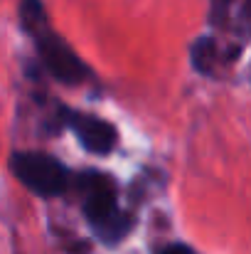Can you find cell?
I'll list each match as a JSON object with an SVG mask.
<instances>
[{"instance_id": "6da1fadb", "label": "cell", "mask_w": 251, "mask_h": 254, "mask_svg": "<svg viewBox=\"0 0 251 254\" xmlns=\"http://www.w3.org/2000/svg\"><path fill=\"white\" fill-rule=\"evenodd\" d=\"M79 188L84 192V215L96 235L106 245L121 242L131 232L133 217L118 210L113 180L101 173H84L79 175Z\"/></svg>"}, {"instance_id": "7a4b0ae2", "label": "cell", "mask_w": 251, "mask_h": 254, "mask_svg": "<svg viewBox=\"0 0 251 254\" xmlns=\"http://www.w3.org/2000/svg\"><path fill=\"white\" fill-rule=\"evenodd\" d=\"M10 168L17 180L40 197H57L69 188V170L54 156L40 151H20L12 156Z\"/></svg>"}, {"instance_id": "3957f363", "label": "cell", "mask_w": 251, "mask_h": 254, "mask_svg": "<svg viewBox=\"0 0 251 254\" xmlns=\"http://www.w3.org/2000/svg\"><path fill=\"white\" fill-rule=\"evenodd\" d=\"M32 37H35L37 55H40L45 69L54 79H59L62 84H82L84 79L89 77V67L82 62V57L59 35H54L50 27L40 30Z\"/></svg>"}, {"instance_id": "277c9868", "label": "cell", "mask_w": 251, "mask_h": 254, "mask_svg": "<svg viewBox=\"0 0 251 254\" xmlns=\"http://www.w3.org/2000/svg\"><path fill=\"white\" fill-rule=\"evenodd\" d=\"M62 116H64V124L77 133V138L82 141V146L89 153L106 156V153L113 151L116 128L108 121L89 116V114H79V111H62Z\"/></svg>"}, {"instance_id": "5b68a950", "label": "cell", "mask_w": 251, "mask_h": 254, "mask_svg": "<svg viewBox=\"0 0 251 254\" xmlns=\"http://www.w3.org/2000/svg\"><path fill=\"white\" fill-rule=\"evenodd\" d=\"M217 62V42L212 37H200L192 45V64L200 74H214Z\"/></svg>"}, {"instance_id": "8992f818", "label": "cell", "mask_w": 251, "mask_h": 254, "mask_svg": "<svg viewBox=\"0 0 251 254\" xmlns=\"http://www.w3.org/2000/svg\"><path fill=\"white\" fill-rule=\"evenodd\" d=\"M20 22L25 32L37 35L40 30L47 27V15L42 7V0H20Z\"/></svg>"}, {"instance_id": "52a82bcc", "label": "cell", "mask_w": 251, "mask_h": 254, "mask_svg": "<svg viewBox=\"0 0 251 254\" xmlns=\"http://www.w3.org/2000/svg\"><path fill=\"white\" fill-rule=\"evenodd\" d=\"M67 252H69V254H89V242L77 240L74 245H69V247H67Z\"/></svg>"}, {"instance_id": "ba28073f", "label": "cell", "mask_w": 251, "mask_h": 254, "mask_svg": "<svg viewBox=\"0 0 251 254\" xmlns=\"http://www.w3.org/2000/svg\"><path fill=\"white\" fill-rule=\"evenodd\" d=\"M160 254H192V250L185 247V245H170V247H165Z\"/></svg>"}, {"instance_id": "9c48e42d", "label": "cell", "mask_w": 251, "mask_h": 254, "mask_svg": "<svg viewBox=\"0 0 251 254\" xmlns=\"http://www.w3.org/2000/svg\"><path fill=\"white\" fill-rule=\"evenodd\" d=\"M244 20H247V25H249V30H251V0L244 2Z\"/></svg>"}]
</instances>
